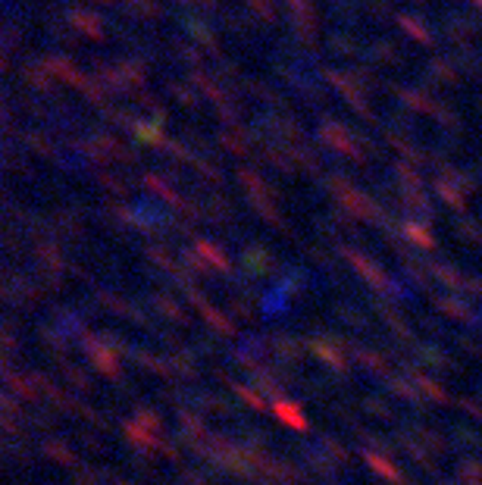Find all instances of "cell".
Returning a JSON list of instances; mask_svg holds the SVG:
<instances>
[{"label": "cell", "mask_w": 482, "mask_h": 485, "mask_svg": "<svg viewBox=\"0 0 482 485\" xmlns=\"http://www.w3.org/2000/svg\"><path fill=\"white\" fill-rule=\"evenodd\" d=\"M248 4L254 6V10H257L260 16H263V19H270V16H273V6L266 4V0H248Z\"/></svg>", "instance_id": "3957f363"}, {"label": "cell", "mask_w": 482, "mask_h": 485, "mask_svg": "<svg viewBox=\"0 0 482 485\" xmlns=\"http://www.w3.org/2000/svg\"><path fill=\"white\" fill-rule=\"evenodd\" d=\"M398 22H401V26H404V28H407V31H410V35H414V38H420V41H429V31H426V28L420 26V22L414 19V16L401 13V16H398Z\"/></svg>", "instance_id": "7a4b0ae2"}, {"label": "cell", "mask_w": 482, "mask_h": 485, "mask_svg": "<svg viewBox=\"0 0 482 485\" xmlns=\"http://www.w3.org/2000/svg\"><path fill=\"white\" fill-rule=\"evenodd\" d=\"M69 16H73V22L78 28H85L88 35H100V22H94V16L91 13H85V10H69Z\"/></svg>", "instance_id": "6da1fadb"}]
</instances>
